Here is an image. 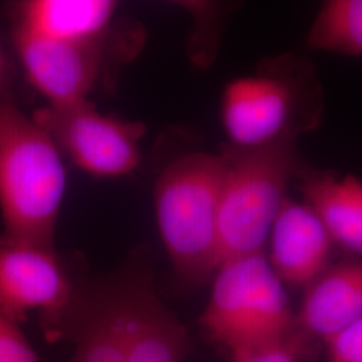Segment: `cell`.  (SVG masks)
I'll use <instances>...</instances> for the list:
<instances>
[{
    "label": "cell",
    "instance_id": "15",
    "mask_svg": "<svg viewBox=\"0 0 362 362\" xmlns=\"http://www.w3.org/2000/svg\"><path fill=\"white\" fill-rule=\"evenodd\" d=\"M306 45L314 52L362 57V0L325 1L309 28Z\"/></svg>",
    "mask_w": 362,
    "mask_h": 362
},
{
    "label": "cell",
    "instance_id": "13",
    "mask_svg": "<svg viewBox=\"0 0 362 362\" xmlns=\"http://www.w3.org/2000/svg\"><path fill=\"white\" fill-rule=\"evenodd\" d=\"M303 202L318 215L338 246L362 259V180L303 169Z\"/></svg>",
    "mask_w": 362,
    "mask_h": 362
},
{
    "label": "cell",
    "instance_id": "6",
    "mask_svg": "<svg viewBox=\"0 0 362 362\" xmlns=\"http://www.w3.org/2000/svg\"><path fill=\"white\" fill-rule=\"evenodd\" d=\"M33 118L78 168L98 179L130 175L140 165L143 122L107 116L89 100L47 105Z\"/></svg>",
    "mask_w": 362,
    "mask_h": 362
},
{
    "label": "cell",
    "instance_id": "5",
    "mask_svg": "<svg viewBox=\"0 0 362 362\" xmlns=\"http://www.w3.org/2000/svg\"><path fill=\"white\" fill-rule=\"evenodd\" d=\"M221 155L226 170L220 194L219 264L266 252L287 187L305 169L298 156L297 140L254 149L227 145Z\"/></svg>",
    "mask_w": 362,
    "mask_h": 362
},
{
    "label": "cell",
    "instance_id": "10",
    "mask_svg": "<svg viewBox=\"0 0 362 362\" xmlns=\"http://www.w3.org/2000/svg\"><path fill=\"white\" fill-rule=\"evenodd\" d=\"M125 362H182L188 334L145 275L124 278Z\"/></svg>",
    "mask_w": 362,
    "mask_h": 362
},
{
    "label": "cell",
    "instance_id": "1",
    "mask_svg": "<svg viewBox=\"0 0 362 362\" xmlns=\"http://www.w3.org/2000/svg\"><path fill=\"white\" fill-rule=\"evenodd\" d=\"M65 191V165L57 144L10 95H0V212L4 235L54 248Z\"/></svg>",
    "mask_w": 362,
    "mask_h": 362
},
{
    "label": "cell",
    "instance_id": "4",
    "mask_svg": "<svg viewBox=\"0 0 362 362\" xmlns=\"http://www.w3.org/2000/svg\"><path fill=\"white\" fill-rule=\"evenodd\" d=\"M286 55L257 76L231 81L221 95L230 146L254 149L297 140L320 122L321 91L309 65Z\"/></svg>",
    "mask_w": 362,
    "mask_h": 362
},
{
    "label": "cell",
    "instance_id": "2",
    "mask_svg": "<svg viewBox=\"0 0 362 362\" xmlns=\"http://www.w3.org/2000/svg\"><path fill=\"white\" fill-rule=\"evenodd\" d=\"M221 153L196 152L173 160L156 181L155 214L176 274L191 285L206 282L219 266Z\"/></svg>",
    "mask_w": 362,
    "mask_h": 362
},
{
    "label": "cell",
    "instance_id": "17",
    "mask_svg": "<svg viewBox=\"0 0 362 362\" xmlns=\"http://www.w3.org/2000/svg\"><path fill=\"white\" fill-rule=\"evenodd\" d=\"M329 362H362V318L324 341Z\"/></svg>",
    "mask_w": 362,
    "mask_h": 362
},
{
    "label": "cell",
    "instance_id": "7",
    "mask_svg": "<svg viewBox=\"0 0 362 362\" xmlns=\"http://www.w3.org/2000/svg\"><path fill=\"white\" fill-rule=\"evenodd\" d=\"M76 293L52 247L0 236V311L18 325L39 313L49 334L66 322Z\"/></svg>",
    "mask_w": 362,
    "mask_h": 362
},
{
    "label": "cell",
    "instance_id": "18",
    "mask_svg": "<svg viewBox=\"0 0 362 362\" xmlns=\"http://www.w3.org/2000/svg\"><path fill=\"white\" fill-rule=\"evenodd\" d=\"M231 362H298L296 336L262 349L231 358Z\"/></svg>",
    "mask_w": 362,
    "mask_h": 362
},
{
    "label": "cell",
    "instance_id": "12",
    "mask_svg": "<svg viewBox=\"0 0 362 362\" xmlns=\"http://www.w3.org/2000/svg\"><path fill=\"white\" fill-rule=\"evenodd\" d=\"M76 327V349L71 362H125L124 278L103 286L70 314Z\"/></svg>",
    "mask_w": 362,
    "mask_h": 362
},
{
    "label": "cell",
    "instance_id": "8",
    "mask_svg": "<svg viewBox=\"0 0 362 362\" xmlns=\"http://www.w3.org/2000/svg\"><path fill=\"white\" fill-rule=\"evenodd\" d=\"M15 49L30 83L49 101L66 105L89 100L104 64L105 40L73 43L40 38L16 27Z\"/></svg>",
    "mask_w": 362,
    "mask_h": 362
},
{
    "label": "cell",
    "instance_id": "16",
    "mask_svg": "<svg viewBox=\"0 0 362 362\" xmlns=\"http://www.w3.org/2000/svg\"><path fill=\"white\" fill-rule=\"evenodd\" d=\"M0 362H38L19 325L0 311Z\"/></svg>",
    "mask_w": 362,
    "mask_h": 362
},
{
    "label": "cell",
    "instance_id": "14",
    "mask_svg": "<svg viewBox=\"0 0 362 362\" xmlns=\"http://www.w3.org/2000/svg\"><path fill=\"white\" fill-rule=\"evenodd\" d=\"M110 0H31L21 7L18 28L40 38L93 43L105 40L116 15Z\"/></svg>",
    "mask_w": 362,
    "mask_h": 362
},
{
    "label": "cell",
    "instance_id": "9",
    "mask_svg": "<svg viewBox=\"0 0 362 362\" xmlns=\"http://www.w3.org/2000/svg\"><path fill=\"white\" fill-rule=\"evenodd\" d=\"M266 257L284 285L306 288L332 266L334 243L305 202L286 197L272 224Z\"/></svg>",
    "mask_w": 362,
    "mask_h": 362
},
{
    "label": "cell",
    "instance_id": "11",
    "mask_svg": "<svg viewBox=\"0 0 362 362\" xmlns=\"http://www.w3.org/2000/svg\"><path fill=\"white\" fill-rule=\"evenodd\" d=\"M362 318V259L332 263L303 290L297 329L322 341Z\"/></svg>",
    "mask_w": 362,
    "mask_h": 362
},
{
    "label": "cell",
    "instance_id": "19",
    "mask_svg": "<svg viewBox=\"0 0 362 362\" xmlns=\"http://www.w3.org/2000/svg\"><path fill=\"white\" fill-rule=\"evenodd\" d=\"M0 78H1V55H0Z\"/></svg>",
    "mask_w": 362,
    "mask_h": 362
},
{
    "label": "cell",
    "instance_id": "3",
    "mask_svg": "<svg viewBox=\"0 0 362 362\" xmlns=\"http://www.w3.org/2000/svg\"><path fill=\"white\" fill-rule=\"evenodd\" d=\"M212 279L200 324L231 358L294 337L296 313L266 252L224 260Z\"/></svg>",
    "mask_w": 362,
    "mask_h": 362
}]
</instances>
